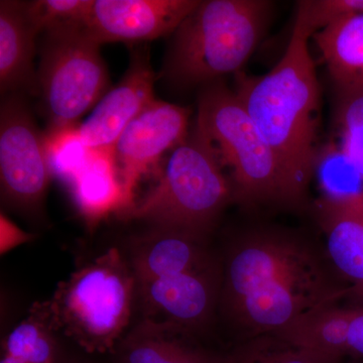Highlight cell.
Returning <instances> with one entry per match:
<instances>
[{"label":"cell","instance_id":"1","mask_svg":"<svg viewBox=\"0 0 363 363\" xmlns=\"http://www.w3.org/2000/svg\"><path fill=\"white\" fill-rule=\"evenodd\" d=\"M222 257L218 311L238 343L272 334L304 313L354 292L319 245L279 226L248 228Z\"/></svg>","mask_w":363,"mask_h":363},{"label":"cell","instance_id":"2","mask_svg":"<svg viewBox=\"0 0 363 363\" xmlns=\"http://www.w3.org/2000/svg\"><path fill=\"white\" fill-rule=\"evenodd\" d=\"M312 37L296 16L278 64L262 76L235 74L233 89L277 157L296 209L307 202L320 149L321 90L310 52Z\"/></svg>","mask_w":363,"mask_h":363},{"label":"cell","instance_id":"3","mask_svg":"<svg viewBox=\"0 0 363 363\" xmlns=\"http://www.w3.org/2000/svg\"><path fill=\"white\" fill-rule=\"evenodd\" d=\"M272 7L266 0L199 1L173 33L160 77L186 89L240 73L269 28Z\"/></svg>","mask_w":363,"mask_h":363},{"label":"cell","instance_id":"4","mask_svg":"<svg viewBox=\"0 0 363 363\" xmlns=\"http://www.w3.org/2000/svg\"><path fill=\"white\" fill-rule=\"evenodd\" d=\"M233 201L230 178L195 118L185 140L169 152L156 186L121 218L208 238Z\"/></svg>","mask_w":363,"mask_h":363},{"label":"cell","instance_id":"5","mask_svg":"<svg viewBox=\"0 0 363 363\" xmlns=\"http://www.w3.org/2000/svg\"><path fill=\"white\" fill-rule=\"evenodd\" d=\"M135 300L128 257L112 247L60 283L45 302L60 334L87 353H113L130 326Z\"/></svg>","mask_w":363,"mask_h":363},{"label":"cell","instance_id":"6","mask_svg":"<svg viewBox=\"0 0 363 363\" xmlns=\"http://www.w3.org/2000/svg\"><path fill=\"white\" fill-rule=\"evenodd\" d=\"M214 145L241 206L296 210L283 169L235 92L223 81L203 87L196 116Z\"/></svg>","mask_w":363,"mask_h":363},{"label":"cell","instance_id":"7","mask_svg":"<svg viewBox=\"0 0 363 363\" xmlns=\"http://www.w3.org/2000/svg\"><path fill=\"white\" fill-rule=\"evenodd\" d=\"M38 70L39 94L52 138L75 130L79 119L108 89L109 76L100 45L83 23H68L43 33Z\"/></svg>","mask_w":363,"mask_h":363},{"label":"cell","instance_id":"8","mask_svg":"<svg viewBox=\"0 0 363 363\" xmlns=\"http://www.w3.org/2000/svg\"><path fill=\"white\" fill-rule=\"evenodd\" d=\"M52 169L43 135L21 94L0 108V184L6 206L32 218L44 214Z\"/></svg>","mask_w":363,"mask_h":363},{"label":"cell","instance_id":"9","mask_svg":"<svg viewBox=\"0 0 363 363\" xmlns=\"http://www.w3.org/2000/svg\"><path fill=\"white\" fill-rule=\"evenodd\" d=\"M192 111L188 107L155 99L119 136L114 161L123 185L126 210L135 205L140 178L149 173L167 152L178 147L190 131Z\"/></svg>","mask_w":363,"mask_h":363},{"label":"cell","instance_id":"10","mask_svg":"<svg viewBox=\"0 0 363 363\" xmlns=\"http://www.w3.org/2000/svg\"><path fill=\"white\" fill-rule=\"evenodd\" d=\"M222 277L221 260L204 269L136 283L143 319L175 325L198 335L218 311Z\"/></svg>","mask_w":363,"mask_h":363},{"label":"cell","instance_id":"11","mask_svg":"<svg viewBox=\"0 0 363 363\" xmlns=\"http://www.w3.org/2000/svg\"><path fill=\"white\" fill-rule=\"evenodd\" d=\"M198 0H94L84 28L100 45L149 42L175 33Z\"/></svg>","mask_w":363,"mask_h":363},{"label":"cell","instance_id":"12","mask_svg":"<svg viewBox=\"0 0 363 363\" xmlns=\"http://www.w3.org/2000/svg\"><path fill=\"white\" fill-rule=\"evenodd\" d=\"M157 78L147 48L133 50L123 80L102 97L84 123L76 128L86 149L113 150L126 126L154 101Z\"/></svg>","mask_w":363,"mask_h":363},{"label":"cell","instance_id":"13","mask_svg":"<svg viewBox=\"0 0 363 363\" xmlns=\"http://www.w3.org/2000/svg\"><path fill=\"white\" fill-rule=\"evenodd\" d=\"M128 262L136 283L219 264L208 238L174 229L150 227L130 240Z\"/></svg>","mask_w":363,"mask_h":363},{"label":"cell","instance_id":"14","mask_svg":"<svg viewBox=\"0 0 363 363\" xmlns=\"http://www.w3.org/2000/svg\"><path fill=\"white\" fill-rule=\"evenodd\" d=\"M315 215L332 267L355 293H363V196L348 199L320 197Z\"/></svg>","mask_w":363,"mask_h":363},{"label":"cell","instance_id":"15","mask_svg":"<svg viewBox=\"0 0 363 363\" xmlns=\"http://www.w3.org/2000/svg\"><path fill=\"white\" fill-rule=\"evenodd\" d=\"M39 30L26 13V1H0V91L2 95L39 94L33 66Z\"/></svg>","mask_w":363,"mask_h":363},{"label":"cell","instance_id":"16","mask_svg":"<svg viewBox=\"0 0 363 363\" xmlns=\"http://www.w3.org/2000/svg\"><path fill=\"white\" fill-rule=\"evenodd\" d=\"M113 353L116 363H223V355L198 345L193 334L147 319L126 332Z\"/></svg>","mask_w":363,"mask_h":363},{"label":"cell","instance_id":"17","mask_svg":"<svg viewBox=\"0 0 363 363\" xmlns=\"http://www.w3.org/2000/svg\"><path fill=\"white\" fill-rule=\"evenodd\" d=\"M71 186L79 212L90 229L109 214L121 216L126 210L113 150H89L87 161Z\"/></svg>","mask_w":363,"mask_h":363},{"label":"cell","instance_id":"18","mask_svg":"<svg viewBox=\"0 0 363 363\" xmlns=\"http://www.w3.org/2000/svg\"><path fill=\"white\" fill-rule=\"evenodd\" d=\"M362 307L319 306L296 318L274 335L306 350L344 357L347 354L350 325Z\"/></svg>","mask_w":363,"mask_h":363},{"label":"cell","instance_id":"19","mask_svg":"<svg viewBox=\"0 0 363 363\" xmlns=\"http://www.w3.org/2000/svg\"><path fill=\"white\" fill-rule=\"evenodd\" d=\"M312 39L334 85L363 86V13L334 21Z\"/></svg>","mask_w":363,"mask_h":363},{"label":"cell","instance_id":"20","mask_svg":"<svg viewBox=\"0 0 363 363\" xmlns=\"http://www.w3.org/2000/svg\"><path fill=\"white\" fill-rule=\"evenodd\" d=\"M60 335L45 302H37L28 316L7 334L2 351L23 363H60L65 358Z\"/></svg>","mask_w":363,"mask_h":363},{"label":"cell","instance_id":"21","mask_svg":"<svg viewBox=\"0 0 363 363\" xmlns=\"http://www.w3.org/2000/svg\"><path fill=\"white\" fill-rule=\"evenodd\" d=\"M342 358L298 347L274 334H264L236 344L223 354V363H341Z\"/></svg>","mask_w":363,"mask_h":363},{"label":"cell","instance_id":"22","mask_svg":"<svg viewBox=\"0 0 363 363\" xmlns=\"http://www.w3.org/2000/svg\"><path fill=\"white\" fill-rule=\"evenodd\" d=\"M314 175L319 179L324 197L348 199L363 196V176L338 142L331 140L320 147Z\"/></svg>","mask_w":363,"mask_h":363},{"label":"cell","instance_id":"23","mask_svg":"<svg viewBox=\"0 0 363 363\" xmlns=\"http://www.w3.org/2000/svg\"><path fill=\"white\" fill-rule=\"evenodd\" d=\"M338 143L363 176V86L334 85Z\"/></svg>","mask_w":363,"mask_h":363},{"label":"cell","instance_id":"24","mask_svg":"<svg viewBox=\"0 0 363 363\" xmlns=\"http://www.w3.org/2000/svg\"><path fill=\"white\" fill-rule=\"evenodd\" d=\"M94 0H35L26 1L28 18L40 33L50 28L84 23Z\"/></svg>","mask_w":363,"mask_h":363},{"label":"cell","instance_id":"25","mask_svg":"<svg viewBox=\"0 0 363 363\" xmlns=\"http://www.w3.org/2000/svg\"><path fill=\"white\" fill-rule=\"evenodd\" d=\"M47 143L52 174L71 184L87 161L89 150L79 140L76 128L47 138Z\"/></svg>","mask_w":363,"mask_h":363},{"label":"cell","instance_id":"26","mask_svg":"<svg viewBox=\"0 0 363 363\" xmlns=\"http://www.w3.org/2000/svg\"><path fill=\"white\" fill-rule=\"evenodd\" d=\"M363 13V0H305L298 2L297 18L313 35L334 21Z\"/></svg>","mask_w":363,"mask_h":363},{"label":"cell","instance_id":"27","mask_svg":"<svg viewBox=\"0 0 363 363\" xmlns=\"http://www.w3.org/2000/svg\"><path fill=\"white\" fill-rule=\"evenodd\" d=\"M35 238V234L26 233L4 212L0 213V255H4L21 245L32 242Z\"/></svg>","mask_w":363,"mask_h":363},{"label":"cell","instance_id":"28","mask_svg":"<svg viewBox=\"0 0 363 363\" xmlns=\"http://www.w3.org/2000/svg\"><path fill=\"white\" fill-rule=\"evenodd\" d=\"M347 354L363 357V307L353 319L348 332Z\"/></svg>","mask_w":363,"mask_h":363},{"label":"cell","instance_id":"29","mask_svg":"<svg viewBox=\"0 0 363 363\" xmlns=\"http://www.w3.org/2000/svg\"><path fill=\"white\" fill-rule=\"evenodd\" d=\"M0 363H23L21 360L16 359L11 355L4 354L2 353L1 362Z\"/></svg>","mask_w":363,"mask_h":363},{"label":"cell","instance_id":"30","mask_svg":"<svg viewBox=\"0 0 363 363\" xmlns=\"http://www.w3.org/2000/svg\"><path fill=\"white\" fill-rule=\"evenodd\" d=\"M60 363H80V362H76V360H72V359H70V358L65 357Z\"/></svg>","mask_w":363,"mask_h":363}]
</instances>
